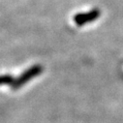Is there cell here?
Wrapping results in <instances>:
<instances>
[{
	"mask_svg": "<svg viewBox=\"0 0 123 123\" xmlns=\"http://www.w3.org/2000/svg\"><path fill=\"white\" fill-rule=\"evenodd\" d=\"M12 81V79L10 77L4 76V77H0V84L1 83H10Z\"/></svg>",
	"mask_w": 123,
	"mask_h": 123,
	"instance_id": "cell-3",
	"label": "cell"
},
{
	"mask_svg": "<svg viewBox=\"0 0 123 123\" xmlns=\"http://www.w3.org/2000/svg\"><path fill=\"white\" fill-rule=\"evenodd\" d=\"M40 71H41V68H40V67H33L32 69H30L28 72H26V73H25V74H24V75H23V76L17 81V84H16L15 86L17 87V86H18V85L24 83L26 80H30L31 78H33L34 76H36L37 74H39Z\"/></svg>",
	"mask_w": 123,
	"mask_h": 123,
	"instance_id": "cell-2",
	"label": "cell"
},
{
	"mask_svg": "<svg viewBox=\"0 0 123 123\" xmlns=\"http://www.w3.org/2000/svg\"><path fill=\"white\" fill-rule=\"evenodd\" d=\"M98 17H99V12L93 11V12L85 14V15H78L75 18V19H76V22L78 24H83L85 22H88V21H91V20L97 18Z\"/></svg>",
	"mask_w": 123,
	"mask_h": 123,
	"instance_id": "cell-1",
	"label": "cell"
}]
</instances>
